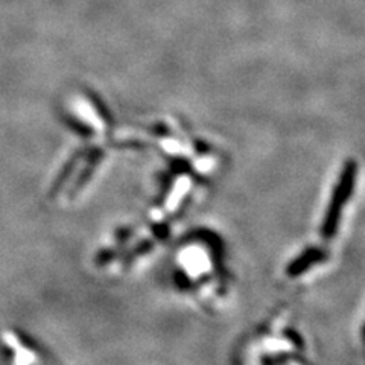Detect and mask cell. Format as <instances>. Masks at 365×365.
<instances>
[{"mask_svg": "<svg viewBox=\"0 0 365 365\" xmlns=\"http://www.w3.org/2000/svg\"><path fill=\"white\" fill-rule=\"evenodd\" d=\"M356 177H358V163L355 160H347L341 169L336 185L332 192V198H330L329 207L323 218L322 232L319 233H322V237L326 239V241H330V239H332L338 232L342 212H344L346 204L351 198L353 190H355Z\"/></svg>", "mask_w": 365, "mask_h": 365, "instance_id": "8992f818", "label": "cell"}, {"mask_svg": "<svg viewBox=\"0 0 365 365\" xmlns=\"http://www.w3.org/2000/svg\"><path fill=\"white\" fill-rule=\"evenodd\" d=\"M362 338H364V342H365V326H364V329H362Z\"/></svg>", "mask_w": 365, "mask_h": 365, "instance_id": "9c48e42d", "label": "cell"}, {"mask_svg": "<svg viewBox=\"0 0 365 365\" xmlns=\"http://www.w3.org/2000/svg\"><path fill=\"white\" fill-rule=\"evenodd\" d=\"M207 185L209 180L193 168L180 162H165L155 177L153 198L145 216L178 227L180 220L197 207Z\"/></svg>", "mask_w": 365, "mask_h": 365, "instance_id": "277c9868", "label": "cell"}, {"mask_svg": "<svg viewBox=\"0 0 365 365\" xmlns=\"http://www.w3.org/2000/svg\"><path fill=\"white\" fill-rule=\"evenodd\" d=\"M118 146L108 143L81 142L68 151L48 180L46 198L56 207H72L93 190L111 162Z\"/></svg>", "mask_w": 365, "mask_h": 365, "instance_id": "3957f363", "label": "cell"}, {"mask_svg": "<svg viewBox=\"0 0 365 365\" xmlns=\"http://www.w3.org/2000/svg\"><path fill=\"white\" fill-rule=\"evenodd\" d=\"M168 283L173 292L202 314H218L233 294L224 237L210 227H192L170 242Z\"/></svg>", "mask_w": 365, "mask_h": 365, "instance_id": "6da1fadb", "label": "cell"}, {"mask_svg": "<svg viewBox=\"0 0 365 365\" xmlns=\"http://www.w3.org/2000/svg\"><path fill=\"white\" fill-rule=\"evenodd\" d=\"M283 335H284V338H288L289 339V342L291 344L295 347V349H299V350H303L304 349V342H303V339H302V336L295 332L294 329H287L283 332Z\"/></svg>", "mask_w": 365, "mask_h": 365, "instance_id": "ba28073f", "label": "cell"}, {"mask_svg": "<svg viewBox=\"0 0 365 365\" xmlns=\"http://www.w3.org/2000/svg\"><path fill=\"white\" fill-rule=\"evenodd\" d=\"M177 225L158 222L148 216L111 227L90 253V265L99 276L125 279L145 271L174 241Z\"/></svg>", "mask_w": 365, "mask_h": 365, "instance_id": "7a4b0ae2", "label": "cell"}, {"mask_svg": "<svg viewBox=\"0 0 365 365\" xmlns=\"http://www.w3.org/2000/svg\"><path fill=\"white\" fill-rule=\"evenodd\" d=\"M0 361L4 365H56L36 338L16 326L0 330Z\"/></svg>", "mask_w": 365, "mask_h": 365, "instance_id": "5b68a950", "label": "cell"}, {"mask_svg": "<svg viewBox=\"0 0 365 365\" xmlns=\"http://www.w3.org/2000/svg\"><path fill=\"white\" fill-rule=\"evenodd\" d=\"M327 251L319 247H307L302 253L292 259L287 265L288 277H300L304 272L309 271L314 265H319L327 260Z\"/></svg>", "mask_w": 365, "mask_h": 365, "instance_id": "52a82bcc", "label": "cell"}]
</instances>
